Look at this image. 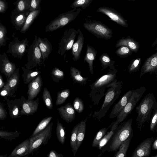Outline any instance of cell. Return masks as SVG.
<instances>
[{
    "instance_id": "48",
    "label": "cell",
    "mask_w": 157,
    "mask_h": 157,
    "mask_svg": "<svg viewBox=\"0 0 157 157\" xmlns=\"http://www.w3.org/2000/svg\"><path fill=\"white\" fill-rule=\"evenodd\" d=\"M110 128V131L108 132H107L99 142L98 147L100 150L105 145L111 138L116 129L113 128L111 126Z\"/></svg>"
},
{
    "instance_id": "23",
    "label": "cell",
    "mask_w": 157,
    "mask_h": 157,
    "mask_svg": "<svg viewBox=\"0 0 157 157\" xmlns=\"http://www.w3.org/2000/svg\"><path fill=\"white\" fill-rule=\"evenodd\" d=\"M121 46H124L129 48L132 51L137 53L140 48L139 43L130 36L123 37L119 39L115 45L116 48Z\"/></svg>"
},
{
    "instance_id": "29",
    "label": "cell",
    "mask_w": 157,
    "mask_h": 157,
    "mask_svg": "<svg viewBox=\"0 0 157 157\" xmlns=\"http://www.w3.org/2000/svg\"><path fill=\"white\" fill-rule=\"evenodd\" d=\"M41 10L40 6L38 9L29 12L23 26L20 30L21 33H25L29 29L34 20L39 15Z\"/></svg>"
},
{
    "instance_id": "10",
    "label": "cell",
    "mask_w": 157,
    "mask_h": 157,
    "mask_svg": "<svg viewBox=\"0 0 157 157\" xmlns=\"http://www.w3.org/2000/svg\"><path fill=\"white\" fill-rule=\"evenodd\" d=\"M29 41L27 38L20 40L18 37L15 36L13 40L9 43L6 52L11 54L15 58L21 59L27 52Z\"/></svg>"
},
{
    "instance_id": "36",
    "label": "cell",
    "mask_w": 157,
    "mask_h": 157,
    "mask_svg": "<svg viewBox=\"0 0 157 157\" xmlns=\"http://www.w3.org/2000/svg\"><path fill=\"white\" fill-rule=\"evenodd\" d=\"M110 124L108 127H104L100 129L97 133L92 142V146L93 147H97L101 140L106 133L109 128L111 127Z\"/></svg>"
},
{
    "instance_id": "1",
    "label": "cell",
    "mask_w": 157,
    "mask_h": 157,
    "mask_svg": "<svg viewBox=\"0 0 157 157\" xmlns=\"http://www.w3.org/2000/svg\"><path fill=\"white\" fill-rule=\"evenodd\" d=\"M132 119L131 118L118 125L111 138L101 150L98 156H101L106 151H117L121 143L133 132L132 126Z\"/></svg>"
},
{
    "instance_id": "14",
    "label": "cell",
    "mask_w": 157,
    "mask_h": 157,
    "mask_svg": "<svg viewBox=\"0 0 157 157\" xmlns=\"http://www.w3.org/2000/svg\"><path fill=\"white\" fill-rule=\"evenodd\" d=\"M16 69L15 63L10 61L5 52L0 53V72L7 79L9 78Z\"/></svg>"
},
{
    "instance_id": "20",
    "label": "cell",
    "mask_w": 157,
    "mask_h": 157,
    "mask_svg": "<svg viewBox=\"0 0 157 157\" xmlns=\"http://www.w3.org/2000/svg\"><path fill=\"white\" fill-rule=\"evenodd\" d=\"M132 92V90H128L124 94L118 102L115 105L109 114L110 118H114L118 115L126 105Z\"/></svg>"
},
{
    "instance_id": "31",
    "label": "cell",
    "mask_w": 157,
    "mask_h": 157,
    "mask_svg": "<svg viewBox=\"0 0 157 157\" xmlns=\"http://www.w3.org/2000/svg\"><path fill=\"white\" fill-rule=\"evenodd\" d=\"M71 77L75 83L85 85L88 77H84L81 75V71L76 67H71L70 69Z\"/></svg>"
},
{
    "instance_id": "22",
    "label": "cell",
    "mask_w": 157,
    "mask_h": 157,
    "mask_svg": "<svg viewBox=\"0 0 157 157\" xmlns=\"http://www.w3.org/2000/svg\"><path fill=\"white\" fill-rule=\"evenodd\" d=\"M77 39L74 43L72 47L71 54L73 56L72 59L74 61H76L80 58L81 53L83 47L84 37L80 29H78Z\"/></svg>"
},
{
    "instance_id": "6",
    "label": "cell",
    "mask_w": 157,
    "mask_h": 157,
    "mask_svg": "<svg viewBox=\"0 0 157 157\" xmlns=\"http://www.w3.org/2000/svg\"><path fill=\"white\" fill-rule=\"evenodd\" d=\"M81 11L80 8H75L59 14L46 26L45 31H53L67 25L75 20Z\"/></svg>"
},
{
    "instance_id": "26",
    "label": "cell",
    "mask_w": 157,
    "mask_h": 157,
    "mask_svg": "<svg viewBox=\"0 0 157 157\" xmlns=\"http://www.w3.org/2000/svg\"><path fill=\"white\" fill-rule=\"evenodd\" d=\"M97 54V51L93 47L89 45H87L83 61L86 62L88 64L89 71L92 75H93L94 73L93 62L96 59Z\"/></svg>"
},
{
    "instance_id": "2",
    "label": "cell",
    "mask_w": 157,
    "mask_h": 157,
    "mask_svg": "<svg viewBox=\"0 0 157 157\" xmlns=\"http://www.w3.org/2000/svg\"><path fill=\"white\" fill-rule=\"evenodd\" d=\"M122 81H117L116 78L106 86L107 91L105 93V98L100 109L95 113L94 115L98 120L104 117L110 106L120 95L122 87Z\"/></svg>"
},
{
    "instance_id": "16",
    "label": "cell",
    "mask_w": 157,
    "mask_h": 157,
    "mask_svg": "<svg viewBox=\"0 0 157 157\" xmlns=\"http://www.w3.org/2000/svg\"><path fill=\"white\" fill-rule=\"evenodd\" d=\"M147 73H149L150 75L154 73L157 74V52L146 59L142 67L140 77L141 78Z\"/></svg>"
},
{
    "instance_id": "44",
    "label": "cell",
    "mask_w": 157,
    "mask_h": 157,
    "mask_svg": "<svg viewBox=\"0 0 157 157\" xmlns=\"http://www.w3.org/2000/svg\"><path fill=\"white\" fill-rule=\"evenodd\" d=\"M129 48L124 46L119 47L115 52L117 55L121 58H126L130 56L132 53Z\"/></svg>"
},
{
    "instance_id": "43",
    "label": "cell",
    "mask_w": 157,
    "mask_h": 157,
    "mask_svg": "<svg viewBox=\"0 0 157 157\" xmlns=\"http://www.w3.org/2000/svg\"><path fill=\"white\" fill-rule=\"evenodd\" d=\"M51 74L53 81L56 82L63 80L65 75L64 72L57 67H55L52 69Z\"/></svg>"
},
{
    "instance_id": "45",
    "label": "cell",
    "mask_w": 157,
    "mask_h": 157,
    "mask_svg": "<svg viewBox=\"0 0 157 157\" xmlns=\"http://www.w3.org/2000/svg\"><path fill=\"white\" fill-rule=\"evenodd\" d=\"M7 31L6 27L1 23H0V48L5 46L6 41L9 38L7 36Z\"/></svg>"
},
{
    "instance_id": "27",
    "label": "cell",
    "mask_w": 157,
    "mask_h": 157,
    "mask_svg": "<svg viewBox=\"0 0 157 157\" xmlns=\"http://www.w3.org/2000/svg\"><path fill=\"white\" fill-rule=\"evenodd\" d=\"M19 68H16L10 77L7 79V83L11 92L13 97L15 96L14 94L17 90L20 82Z\"/></svg>"
},
{
    "instance_id": "32",
    "label": "cell",
    "mask_w": 157,
    "mask_h": 157,
    "mask_svg": "<svg viewBox=\"0 0 157 157\" xmlns=\"http://www.w3.org/2000/svg\"><path fill=\"white\" fill-rule=\"evenodd\" d=\"M133 132L129 136L123 141L120 145L117 151L116 152L114 157H124L126 156V153L130 146L131 139L133 137Z\"/></svg>"
},
{
    "instance_id": "42",
    "label": "cell",
    "mask_w": 157,
    "mask_h": 157,
    "mask_svg": "<svg viewBox=\"0 0 157 157\" xmlns=\"http://www.w3.org/2000/svg\"><path fill=\"white\" fill-rule=\"evenodd\" d=\"M141 63L140 58L132 60L128 67V72L131 74L132 73L138 72L139 71Z\"/></svg>"
},
{
    "instance_id": "56",
    "label": "cell",
    "mask_w": 157,
    "mask_h": 157,
    "mask_svg": "<svg viewBox=\"0 0 157 157\" xmlns=\"http://www.w3.org/2000/svg\"><path fill=\"white\" fill-rule=\"evenodd\" d=\"M5 83L3 81V78L0 74V89L3 88L5 84Z\"/></svg>"
},
{
    "instance_id": "54",
    "label": "cell",
    "mask_w": 157,
    "mask_h": 157,
    "mask_svg": "<svg viewBox=\"0 0 157 157\" xmlns=\"http://www.w3.org/2000/svg\"><path fill=\"white\" fill-rule=\"evenodd\" d=\"M48 157H63L62 154L56 152L54 149H52L47 155Z\"/></svg>"
},
{
    "instance_id": "13",
    "label": "cell",
    "mask_w": 157,
    "mask_h": 157,
    "mask_svg": "<svg viewBox=\"0 0 157 157\" xmlns=\"http://www.w3.org/2000/svg\"><path fill=\"white\" fill-rule=\"evenodd\" d=\"M39 105V98L36 100L26 99L23 96L20 110V115H31L37 110Z\"/></svg>"
},
{
    "instance_id": "40",
    "label": "cell",
    "mask_w": 157,
    "mask_h": 157,
    "mask_svg": "<svg viewBox=\"0 0 157 157\" xmlns=\"http://www.w3.org/2000/svg\"><path fill=\"white\" fill-rule=\"evenodd\" d=\"M42 98L47 108L50 109H52L53 107L52 98L50 92L46 87L44 89Z\"/></svg>"
},
{
    "instance_id": "39",
    "label": "cell",
    "mask_w": 157,
    "mask_h": 157,
    "mask_svg": "<svg viewBox=\"0 0 157 157\" xmlns=\"http://www.w3.org/2000/svg\"><path fill=\"white\" fill-rule=\"evenodd\" d=\"M52 118V117L51 116L47 117L42 119L30 137L34 136L44 129L49 124Z\"/></svg>"
},
{
    "instance_id": "57",
    "label": "cell",
    "mask_w": 157,
    "mask_h": 157,
    "mask_svg": "<svg viewBox=\"0 0 157 157\" xmlns=\"http://www.w3.org/2000/svg\"><path fill=\"white\" fill-rule=\"evenodd\" d=\"M7 154L5 155H0V157H6L7 156Z\"/></svg>"
},
{
    "instance_id": "3",
    "label": "cell",
    "mask_w": 157,
    "mask_h": 157,
    "mask_svg": "<svg viewBox=\"0 0 157 157\" xmlns=\"http://www.w3.org/2000/svg\"><path fill=\"white\" fill-rule=\"evenodd\" d=\"M157 105L153 94L149 93L145 96L136 108V125L140 131L144 127L145 123L150 121L152 110Z\"/></svg>"
},
{
    "instance_id": "25",
    "label": "cell",
    "mask_w": 157,
    "mask_h": 157,
    "mask_svg": "<svg viewBox=\"0 0 157 157\" xmlns=\"http://www.w3.org/2000/svg\"><path fill=\"white\" fill-rule=\"evenodd\" d=\"M29 12V11H28L14 14H11V21L16 30H20Z\"/></svg>"
},
{
    "instance_id": "35",
    "label": "cell",
    "mask_w": 157,
    "mask_h": 157,
    "mask_svg": "<svg viewBox=\"0 0 157 157\" xmlns=\"http://www.w3.org/2000/svg\"><path fill=\"white\" fill-rule=\"evenodd\" d=\"M56 134L58 140L63 145L66 139L65 132L63 125L58 120H57Z\"/></svg>"
},
{
    "instance_id": "41",
    "label": "cell",
    "mask_w": 157,
    "mask_h": 157,
    "mask_svg": "<svg viewBox=\"0 0 157 157\" xmlns=\"http://www.w3.org/2000/svg\"><path fill=\"white\" fill-rule=\"evenodd\" d=\"M20 132L17 131L8 132L0 130V137L7 140L12 141L17 138L20 135Z\"/></svg>"
},
{
    "instance_id": "28",
    "label": "cell",
    "mask_w": 157,
    "mask_h": 157,
    "mask_svg": "<svg viewBox=\"0 0 157 157\" xmlns=\"http://www.w3.org/2000/svg\"><path fill=\"white\" fill-rule=\"evenodd\" d=\"M31 0H17L13 3L15 8L11 12V14L29 11Z\"/></svg>"
},
{
    "instance_id": "11",
    "label": "cell",
    "mask_w": 157,
    "mask_h": 157,
    "mask_svg": "<svg viewBox=\"0 0 157 157\" xmlns=\"http://www.w3.org/2000/svg\"><path fill=\"white\" fill-rule=\"evenodd\" d=\"M78 32V29L76 30L73 28H69L65 31L59 43L58 54L63 56L67 51L72 48Z\"/></svg>"
},
{
    "instance_id": "51",
    "label": "cell",
    "mask_w": 157,
    "mask_h": 157,
    "mask_svg": "<svg viewBox=\"0 0 157 157\" xmlns=\"http://www.w3.org/2000/svg\"><path fill=\"white\" fill-rule=\"evenodd\" d=\"M41 1V0H31L30 12L38 9L40 7Z\"/></svg>"
},
{
    "instance_id": "8",
    "label": "cell",
    "mask_w": 157,
    "mask_h": 157,
    "mask_svg": "<svg viewBox=\"0 0 157 157\" xmlns=\"http://www.w3.org/2000/svg\"><path fill=\"white\" fill-rule=\"evenodd\" d=\"M27 53V62L25 65L26 68L32 69L36 68L37 69V66H40L43 64L42 57L36 35L35 36L34 40L29 47Z\"/></svg>"
},
{
    "instance_id": "34",
    "label": "cell",
    "mask_w": 157,
    "mask_h": 157,
    "mask_svg": "<svg viewBox=\"0 0 157 157\" xmlns=\"http://www.w3.org/2000/svg\"><path fill=\"white\" fill-rule=\"evenodd\" d=\"M99 60L101 63L102 68L101 71L107 68L108 67L110 69H113L115 67L113 65L115 61L112 60L107 53H102L99 57Z\"/></svg>"
},
{
    "instance_id": "17",
    "label": "cell",
    "mask_w": 157,
    "mask_h": 157,
    "mask_svg": "<svg viewBox=\"0 0 157 157\" xmlns=\"http://www.w3.org/2000/svg\"><path fill=\"white\" fill-rule=\"evenodd\" d=\"M43 82L40 75L28 84V99H34L41 91Z\"/></svg>"
},
{
    "instance_id": "46",
    "label": "cell",
    "mask_w": 157,
    "mask_h": 157,
    "mask_svg": "<svg viewBox=\"0 0 157 157\" xmlns=\"http://www.w3.org/2000/svg\"><path fill=\"white\" fill-rule=\"evenodd\" d=\"M153 114L150 120V129L153 132L157 131V105L153 109Z\"/></svg>"
},
{
    "instance_id": "37",
    "label": "cell",
    "mask_w": 157,
    "mask_h": 157,
    "mask_svg": "<svg viewBox=\"0 0 157 157\" xmlns=\"http://www.w3.org/2000/svg\"><path fill=\"white\" fill-rule=\"evenodd\" d=\"M78 126L79 123L74 127L71 132L70 145L72 149V151L74 154V156H75L78 150L76 147V142Z\"/></svg>"
},
{
    "instance_id": "4",
    "label": "cell",
    "mask_w": 157,
    "mask_h": 157,
    "mask_svg": "<svg viewBox=\"0 0 157 157\" xmlns=\"http://www.w3.org/2000/svg\"><path fill=\"white\" fill-rule=\"evenodd\" d=\"M118 70L115 68L108 69L107 73L98 78L90 85L96 104H98L100 100L104 96L106 86L116 78Z\"/></svg>"
},
{
    "instance_id": "21",
    "label": "cell",
    "mask_w": 157,
    "mask_h": 157,
    "mask_svg": "<svg viewBox=\"0 0 157 157\" xmlns=\"http://www.w3.org/2000/svg\"><path fill=\"white\" fill-rule=\"evenodd\" d=\"M37 41L42 57L43 65L45 67V62L51 52L52 46L51 42L46 38L42 39L38 37Z\"/></svg>"
},
{
    "instance_id": "12",
    "label": "cell",
    "mask_w": 157,
    "mask_h": 157,
    "mask_svg": "<svg viewBox=\"0 0 157 157\" xmlns=\"http://www.w3.org/2000/svg\"><path fill=\"white\" fill-rule=\"evenodd\" d=\"M154 139L153 137H152L143 140L135 149L131 157L149 156L151 154L152 144Z\"/></svg>"
},
{
    "instance_id": "47",
    "label": "cell",
    "mask_w": 157,
    "mask_h": 157,
    "mask_svg": "<svg viewBox=\"0 0 157 157\" xmlns=\"http://www.w3.org/2000/svg\"><path fill=\"white\" fill-rule=\"evenodd\" d=\"M93 0H75L70 7L72 8L81 7L83 9L86 8L91 3Z\"/></svg>"
},
{
    "instance_id": "38",
    "label": "cell",
    "mask_w": 157,
    "mask_h": 157,
    "mask_svg": "<svg viewBox=\"0 0 157 157\" xmlns=\"http://www.w3.org/2000/svg\"><path fill=\"white\" fill-rule=\"evenodd\" d=\"M70 90L66 89L57 93L56 105H59L64 103L70 94Z\"/></svg>"
},
{
    "instance_id": "19",
    "label": "cell",
    "mask_w": 157,
    "mask_h": 157,
    "mask_svg": "<svg viewBox=\"0 0 157 157\" xmlns=\"http://www.w3.org/2000/svg\"><path fill=\"white\" fill-rule=\"evenodd\" d=\"M61 118L67 123L72 122L75 117V110L71 104L68 103L57 109Z\"/></svg>"
},
{
    "instance_id": "7",
    "label": "cell",
    "mask_w": 157,
    "mask_h": 157,
    "mask_svg": "<svg viewBox=\"0 0 157 157\" xmlns=\"http://www.w3.org/2000/svg\"><path fill=\"white\" fill-rule=\"evenodd\" d=\"M83 26L88 31L98 38L108 40L112 36V31L100 21L86 20L83 24Z\"/></svg>"
},
{
    "instance_id": "5",
    "label": "cell",
    "mask_w": 157,
    "mask_h": 157,
    "mask_svg": "<svg viewBox=\"0 0 157 157\" xmlns=\"http://www.w3.org/2000/svg\"><path fill=\"white\" fill-rule=\"evenodd\" d=\"M146 90L144 86L132 90V94L126 105L117 117V120L111 124V126L116 128L130 114L136 104L140 100Z\"/></svg>"
},
{
    "instance_id": "49",
    "label": "cell",
    "mask_w": 157,
    "mask_h": 157,
    "mask_svg": "<svg viewBox=\"0 0 157 157\" xmlns=\"http://www.w3.org/2000/svg\"><path fill=\"white\" fill-rule=\"evenodd\" d=\"M72 106L75 111L78 113H81L84 109L83 101L78 97H76L74 100Z\"/></svg>"
},
{
    "instance_id": "30",
    "label": "cell",
    "mask_w": 157,
    "mask_h": 157,
    "mask_svg": "<svg viewBox=\"0 0 157 157\" xmlns=\"http://www.w3.org/2000/svg\"><path fill=\"white\" fill-rule=\"evenodd\" d=\"M21 68L23 71L21 76L23 78V82L25 84H29L37 76L40 75L41 73V71L37 69L33 70L28 69L23 67H22Z\"/></svg>"
},
{
    "instance_id": "55",
    "label": "cell",
    "mask_w": 157,
    "mask_h": 157,
    "mask_svg": "<svg viewBox=\"0 0 157 157\" xmlns=\"http://www.w3.org/2000/svg\"><path fill=\"white\" fill-rule=\"evenodd\" d=\"M152 149L153 150H157V139L156 138L155 139L152 144Z\"/></svg>"
},
{
    "instance_id": "24",
    "label": "cell",
    "mask_w": 157,
    "mask_h": 157,
    "mask_svg": "<svg viewBox=\"0 0 157 157\" xmlns=\"http://www.w3.org/2000/svg\"><path fill=\"white\" fill-rule=\"evenodd\" d=\"M29 140L27 139L18 145L13 149L8 157H19L28 155Z\"/></svg>"
},
{
    "instance_id": "18",
    "label": "cell",
    "mask_w": 157,
    "mask_h": 157,
    "mask_svg": "<svg viewBox=\"0 0 157 157\" xmlns=\"http://www.w3.org/2000/svg\"><path fill=\"white\" fill-rule=\"evenodd\" d=\"M23 96L21 98L14 100H9L7 98H4L7 102L9 114L12 118H17L20 117V110Z\"/></svg>"
},
{
    "instance_id": "9",
    "label": "cell",
    "mask_w": 157,
    "mask_h": 157,
    "mask_svg": "<svg viewBox=\"0 0 157 157\" xmlns=\"http://www.w3.org/2000/svg\"><path fill=\"white\" fill-rule=\"evenodd\" d=\"M53 124L52 122H51L43 130L34 136L30 137L29 154L33 153L40 146L47 143L52 136Z\"/></svg>"
},
{
    "instance_id": "15",
    "label": "cell",
    "mask_w": 157,
    "mask_h": 157,
    "mask_svg": "<svg viewBox=\"0 0 157 157\" xmlns=\"http://www.w3.org/2000/svg\"><path fill=\"white\" fill-rule=\"evenodd\" d=\"M97 12L106 15L111 20L123 27H128L126 20L120 13L111 8L106 7H100L98 9Z\"/></svg>"
},
{
    "instance_id": "50",
    "label": "cell",
    "mask_w": 157,
    "mask_h": 157,
    "mask_svg": "<svg viewBox=\"0 0 157 157\" xmlns=\"http://www.w3.org/2000/svg\"><path fill=\"white\" fill-rule=\"evenodd\" d=\"M0 95L4 97V98H7L9 96L10 97H13L11 90L7 82L6 83L5 85L0 91Z\"/></svg>"
},
{
    "instance_id": "53",
    "label": "cell",
    "mask_w": 157,
    "mask_h": 157,
    "mask_svg": "<svg viewBox=\"0 0 157 157\" xmlns=\"http://www.w3.org/2000/svg\"><path fill=\"white\" fill-rule=\"evenodd\" d=\"M6 112L2 104L0 102V120H3L6 117Z\"/></svg>"
},
{
    "instance_id": "33",
    "label": "cell",
    "mask_w": 157,
    "mask_h": 157,
    "mask_svg": "<svg viewBox=\"0 0 157 157\" xmlns=\"http://www.w3.org/2000/svg\"><path fill=\"white\" fill-rule=\"evenodd\" d=\"M87 119V118L84 120H82L79 123L76 142L77 150L81 144L84 138L86 130V123Z\"/></svg>"
},
{
    "instance_id": "52",
    "label": "cell",
    "mask_w": 157,
    "mask_h": 157,
    "mask_svg": "<svg viewBox=\"0 0 157 157\" xmlns=\"http://www.w3.org/2000/svg\"><path fill=\"white\" fill-rule=\"evenodd\" d=\"M8 6V3L6 0H0V13H5Z\"/></svg>"
}]
</instances>
